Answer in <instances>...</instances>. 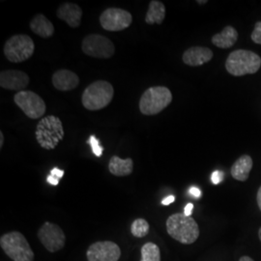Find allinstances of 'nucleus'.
Listing matches in <instances>:
<instances>
[{"mask_svg":"<svg viewBox=\"0 0 261 261\" xmlns=\"http://www.w3.org/2000/svg\"><path fill=\"white\" fill-rule=\"evenodd\" d=\"M166 230L176 241L190 245L195 243L199 236V228L197 223L185 214L177 213L168 217L166 221Z\"/></svg>","mask_w":261,"mask_h":261,"instance_id":"f257e3e1","label":"nucleus"},{"mask_svg":"<svg viewBox=\"0 0 261 261\" xmlns=\"http://www.w3.org/2000/svg\"><path fill=\"white\" fill-rule=\"evenodd\" d=\"M261 66V56L256 52L246 50L231 52L226 61L227 71L234 77L256 74Z\"/></svg>","mask_w":261,"mask_h":261,"instance_id":"f03ea898","label":"nucleus"},{"mask_svg":"<svg viewBox=\"0 0 261 261\" xmlns=\"http://www.w3.org/2000/svg\"><path fill=\"white\" fill-rule=\"evenodd\" d=\"M65 131L61 120L53 115L44 117L37 125L35 136L39 145L46 149H54L63 139Z\"/></svg>","mask_w":261,"mask_h":261,"instance_id":"7ed1b4c3","label":"nucleus"},{"mask_svg":"<svg viewBox=\"0 0 261 261\" xmlns=\"http://www.w3.org/2000/svg\"><path fill=\"white\" fill-rule=\"evenodd\" d=\"M113 94V86L108 81L97 80L85 88L81 103L88 110H100L111 103Z\"/></svg>","mask_w":261,"mask_h":261,"instance_id":"20e7f679","label":"nucleus"},{"mask_svg":"<svg viewBox=\"0 0 261 261\" xmlns=\"http://www.w3.org/2000/svg\"><path fill=\"white\" fill-rule=\"evenodd\" d=\"M0 247L3 252L14 261H33L34 253L26 237L19 231L2 235Z\"/></svg>","mask_w":261,"mask_h":261,"instance_id":"39448f33","label":"nucleus"},{"mask_svg":"<svg viewBox=\"0 0 261 261\" xmlns=\"http://www.w3.org/2000/svg\"><path fill=\"white\" fill-rule=\"evenodd\" d=\"M171 102L172 93L167 87H150L140 97L139 110L144 115H156Z\"/></svg>","mask_w":261,"mask_h":261,"instance_id":"423d86ee","label":"nucleus"},{"mask_svg":"<svg viewBox=\"0 0 261 261\" xmlns=\"http://www.w3.org/2000/svg\"><path fill=\"white\" fill-rule=\"evenodd\" d=\"M35 51V44L26 34L11 37L4 45L3 52L6 58L13 63H21L29 59Z\"/></svg>","mask_w":261,"mask_h":261,"instance_id":"0eeeda50","label":"nucleus"},{"mask_svg":"<svg viewBox=\"0 0 261 261\" xmlns=\"http://www.w3.org/2000/svg\"><path fill=\"white\" fill-rule=\"evenodd\" d=\"M81 50L90 57L105 59L114 54L115 47L107 37L100 34H90L82 40Z\"/></svg>","mask_w":261,"mask_h":261,"instance_id":"6e6552de","label":"nucleus"},{"mask_svg":"<svg viewBox=\"0 0 261 261\" xmlns=\"http://www.w3.org/2000/svg\"><path fill=\"white\" fill-rule=\"evenodd\" d=\"M14 102L24 111L27 117L39 119L46 112V104L44 100L35 92L23 90L14 96Z\"/></svg>","mask_w":261,"mask_h":261,"instance_id":"1a4fd4ad","label":"nucleus"},{"mask_svg":"<svg viewBox=\"0 0 261 261\" xmlns=\"http://www.w3.org/2000/svg\"><path fill=\"white\" fill-rule=\"evenodd\" d=\"M38 238L50 253H56L62 250L66 242V236L61 228L50 222L45 223L40 228Z\"/></svg>","mask_w":261,"mask_h":261,"instance_id":"9d476101","label":"nucleus"},{"mask_svg":"<svg viewBox=\"0 0 261 261\" xmlns=\"http://www.w3.org/2000/svg\"><path fill=\"white\" fill-rule=\"evenodd\" d=\"M132 17L130 12L120 8H108L100 16V24L104 30L122 31L130 26Z\"/></svg>","mask_w":261,"mask_h":261,"instance_id":"9b49d317","label":"nucleus"},{"mask_svg":"<svg viewBox=\"0 0 261 261\" xmlns=\"http://www.w3.org/2000/svg\"><path fill=\"white\" fill-rule=\"evenodd\" d=\"M86 257L88 261H118L121 257V250L114 242L100 241L88 248Z\"/></svg>","mask_w":261,"mask_h":261,"instance_id":"f8f14e48","label":"nucleus"},{"mask_svg":"<svg viewBox=\"0 0 261 261\" xmlns=\"http://www.w3.org/2000/svg\"><path fill=\"white\" fill-rule=\"evenodd\" d=\"M29 84V77L19 70H5L0 73V86L8 90L23 91Z\"/></svg>","mask_w":261,"mask_h":261,"instance_id":"ddd939ff","label":"nucleus"},{"mask_svg":"<svg viewBox=\"0 0 261 261\" xmlns=\"http://www.w3.org/2000/svg\"><path fill=\"white\" fill-rule=\"evenodd\" d=\"M56 16L59 20L66 22L70 27L77 28L81 24L82 10L78 4L66 2L59 6Z\"/></svg>","mask_w":261,"mask_h":261,"instance_id":"4468645a","label":"nucleus"},{"mask_svg":"<svg viewBox=\"0 0 261 261\" xmlns=\"http://www.w3.org/2000/svg\"><path fill=\"white\" fill-rule=\"evenodd\" d=\"M52 84L59 91H70L78 87L79 78L74 72L66 69L56 71L52 76Z\"/></svg>","mask_w":261,"mask_h":261,"instance_id":"2eb2a0df","label":"nucleus"},{"mask_svg":"<svg viewBox=\"0 0 261 261\" xmlns=\"http://www.w3.org/2000/svg\"><path fill=\"white\" fill-rule=\"evenodd\" d=\"M213 58V52L209 48L192 47L183 53V62L189 66H201Z\"/></svg>","mask_w":261,"mask_h":261,"instance_id":"dca6fc26","label":"nucleus"},{"mask_svg":"<svg viewBox=\"0 0 261 261\" xmlns=\"http://www.w3.org/2000/svg\"><path fill=\"white\" fill-rule=\"evenodd\" d=\"M254 162L252 157L249 155H243L239 159L236 160L234 163L231 166L230 172L231 176L234 178L235 180L244 182L248 180L250 176V172L253 168Z\"/></svg>","mask_w":261,"mask_h":261,"instance_id":"f3484780","label":"nucleus"},{"mask_svg":"<svg viewBox=\"0 0 261 261\" xmlns=\"http://www.w3.org/2000/svg\"><path fill=\"white\" fill-rule=\"evenodd\" d=\"M238 39V32L234 27L226 26L221 33H217L212 37V43L220 49H229L234 46Z\"/></svg>","mask_w":261,"mask_h":261,"instance_id":"a211bd4d","label":"nucleus"},{"mask_svg":"<svg viewBox=\"0 0 261 261\" xmlns=\"http://www.w3.org/2000/svg\"><path fill=\"white\" fill-rule=\"evenodd\" d=\"M108 170L115 176H128L133 170V161L128 159H120L119 157L112 156L109 160Z\"/></svg>","mask_w":261,"mask_h":261,"instance_id":"6ab92c4d","label":"nucleus"},{"mask_svg":"<svg viewBox=\"0 0 261 261\" xmlns=\"http://www.w3.org/2000/svg\"><path fill=\"white\" fill-rule=\"evenodd\" d=\"M30 29L42 38H50L54 33V26L52 22L42 14L35 16L31 20Z\"/></svg>","mask_w":261,"mask_h":261,"instance_id":"aec40b11","label":"nucleus"},{"mask_svg":"<svg viewBox=\"0 0 261 261\" xmlns=\"http://www.w3.org/2000/svg\"><path fill=\"white\" fill-rule=\"evenodd\" d=\"M165 6L163 2L152 0L149 3V7L145 16V23L148 25H161L165 18Z\"/></svg>","mask_w":261,"mask_h":261,"instance_id":"412c9836","label":"nucleus"},{"mask_svg":"<svg viewBox=\"0 0 261 261\" xmlns=\"http://www.w3.org/2000/svg\"><path fill=\"white\" fill-rule=\"evenodd\" d=\"M140 261H161V252L156 244L148 242L142 246Z\"/></svg>","mask_w":261,"mask_h":261,"instance_id":"4be33fe9","label":"nucleus"},{"mask_svg":"<svg viewBox=\"0 0 261 261\" xmlns=\"http://www.w3.org/2000/svg\"><path fill=\"white\" fill-rule=\"evenodd\" d=\"M149 224L144 219H136L130 226V232L134 237L142 238L149 233Z\"/></svg>","mask_w":261,"mask_h":261,"instance_id":"5701e85b","label":"nucleus"},{"mask_svg":"<svg viewBox=\"0 0 261 261\" xmlns=\"http://www.w3.org/2000/svg\"><path fill=\"white\" fill-rule=\"evenodd\" d=\"M87 142H88V144H90V146L92 148V152L94 153L95 156L101 157L103 155L104 148H103V146H101L100 140L95 135H91L89 137V139L87 140Z\"/></svg>","mask_w":261,"mask_h":261,"instance_id":"b1692460","label":"nucleus"},{"mask_svg":"<svg viewBox=\"0 0 261 261\" xmlns=\"http://www.w3.org/2000/svg\"><path fill=\"white\" fill-rule=\"evenodd\" d=\"M253 42L261 45V22H258L255 26V29L251 35Z\"/></svg>","mask_w":261,"mask_h":261,"instance_id":"393cba45","label":"nucleus"},{"mask_svg":"<svg viewBox=\"0 0 261 261\" xmlns=\"http://www.w3.org/2000/svg\"><path fill=\"white\" fill-rule=\"evenodd\" d=\"M223 178H224V173L220 170H215L211 176V180L215 185H218L219 183L222 182Z\"/></svg>","mask_w":261,"mask_h":261,"instance_id":"a878e982","label":"nucleus"},{"mask_svg":"<svg viewBox=\"0 0 261 261\" xmlns=\"http://www.w3.org/2000/svg\"><path fill=\"white\" fill-rule=\"evenodd\" d=\"M190 194L195 197V198H199L201 196V192L198 188L196 187H191L190 188Z\"/></svg>","mask_w":261,"mask_h":261,"instance_id":"bb28decb","label":"nucleus"},{"mask_svg":"<svg viewBox=\"0 0 261 261\" xmlns=\"http://www.w3.org/2000/svg\"><path fill=\"white\" fill-rule=\"evenodd\" d=\"M51 174L53 175V176H55V177H57L58 179H60V178H62L63 175H64V170L59 169V168H57V167H53L52 169V171H51Z\"/></svg>","mask_w":261,"mask_h":261,"instance_id":"cd10ccee","label":"nucleus"},{"mask_svg":"<svg viewBox=\"0 0 261 261\" xmlns=\"http://www.w3.org/2000/svg\"><path fill=\"white\" fill-rule=\"evenodd\" d=\"M175 201V196H166L164 197L163 200H162V204L164 205V206H167L169 204H171L172 202Z\"/></svg>","mask_w":261,"mask_h":261,"instance_id":"c85d7f7f","label":"nucleus"},{"mask_svg":"<svg viewBox=\"0 0 261 261\" xmlns=\"http://www.w3.org/2000/svg\"><path fill=\"white\" fill-rule=\"evenodd\" d=\"M193 210H194V204L193 203H188L185 206V209H184V214L187 217H191L192 214H193Z\"/></svg>","mask_w":261,"mask_h":261,"instance_id":"c756f323","label":"nucleus"},{"mask_svg":"<svg viewBox=\"0 0 261 261\" xmlns=\"http://www.w3.org/2000/svg\"><path fill=\"white\" fill-rule=\"evenodd\" d=\"M47 181L50 183L51 185H53V186H57V185L59 184V179H58L57 177L53 176V175H52V174H50V175L48 176V178H47Z\"/></svg>","mask_w":261,"mask_h":261,"instance_id":"7c9ffc66","label":"nucleus"},{"mask_svg":"<svg viewBox=\"0 0 261 261\" xmlns=\"http://www.w3.org/2000/svg\"><path fill=\"white\" fill-rule=\"evenodd\" d=\"M257 200H258V204H259V207L261 209V188L259 189V192H258V196H257Z\"/></svg>","mask_w":261,"mask_h":261,"instance_id":"2f4dec72","label":"nucleus"},{"mask_svg":"<svg viewBox=\"0 0 261 261\" xmlns=\"http://www.w3.org/2000/svg\"><path fill=\"white\" fill-rule=\"evenodd\" d=\"M3 144H4V134L3 131L0 130V148L3 147Z\"/></svg>","mask_w":261,"mask_h":261,"instance_id":"473e14b6","label":"nucleus"},{"mask_svg":"<svg viewBox=\"0 0 261 261\" xmlns=\"http://www.w3.org/2000/svg\"><path fill=\"white\" fill-rule=\"evenodd\" d=\"M239 261H255L253 259H251L250 257H242Z\"/></svg>","mask_w":261,"mask_h":261,"instance_id":"72a5a7b5","label":"nucleus"},{"mask_svg":"<svg viewBox=\"0 0 261 261\" xmlns=\"http://www.w3.org/2000/svg\"><path fill=\"white\" fill-rule=\"evenodd\" d=\"M197 3H198V4H205V3H207V0H202V1L198 0V1H197Z\"/></svg>","mask_w":261,"mask_h":261,"instance_id":"f704fd0d","label":"nucleus"},{"mask_svg":"<svg viewBox=\"0 0 261 261\" xmlns=\"http://www.w3.org/2000/svg\"><path fill=\"white\" fill-rule=\"evenodd\" d=\"M259 236H260V239H261V228H260V230H259Z\"/></svg>","mask_w":261,"mask_h":261,"instance_id":"c9c22d12","label":"nucleus"}]
</instances>
